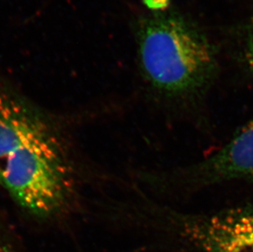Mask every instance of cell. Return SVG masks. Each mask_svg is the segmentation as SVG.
<instances>
[{"mask_svg": "<svg viewBox=\"0 0 253 252\" xmlns=\"http://www.w3.org/2000/svg\"><path fill=\"white\" fill-rule=\"evenodd\" d=\"M191 185L225 181H253V119L221 150L185 172Z\"/></svg>", "mask_w": 253, "mask_h": 252, "instance_id": "4", "label": "cell"}, {"mask_svg": "<svg viewBox=\"0 0 253 252\" xmlns=\"http://www.w3.org/2000/svg\"><path fill=\"white\" fill-rule=\"evenodd\" d=\"M139 52L151 84L169 95L195 93L209 82L215 60L208 42L180 20H150L143 26Z\"/></svg>", "mask_w": 253, "mask_h": 252, "instance_id": "2", "label": "cell"}, {"mask_svg": "<svg viewBox=\"0 0 253 252\" xmlns=\"http://www.w3.org/2000/svg\"><path fill=\"white\" fill-rule=\"evenodd\" d=\"M0 252H21L14 241L0 226Z\"/></svg>", "mask_w": 253, "mask_h": 252, "instance_id": "5", "label": "cell"}, {"mask_svg": "<svg viewBox=\"0 0 253 252\" xmlns=\"http://www.w3.org/2000/svg\"><path fill=\"white\" fill-rule=\"evenodd\" d=\"M144 2L150 8L160 9L168 4L169 0H144Z\"/></svg>", "mask_w": 253, "mask_h": 252, "instance_id": "6", "label": "cell"}, {"mask_svg": "<svg viewBox=\"0 0 253 252\" xmlns=\"http://www.w3.org/2000/svg\"><path fill=\"white\" fill-rule=\"evenodd\" d=\"M249 62L250 67L253 71V33L252 35L251 39H250V42H249Z\"/></svg>", "mask_w": 253, "mask_h": 252, "instance_id": "7", "label": "cell"}, {"mask_svg": "<svg viewBox=\"0 0 253 252\" xmlns=\"http://www.w3.org/2000/svg\"><path fill=\"white\" fill-rule=\"evenodd\" d=\"M0 187L39 219L62 213L73 189L72 167L55 129L1 81Z\"/></svg>", "mask_w": 253, "mask_h": 252, "instance_id": "1", "label": "cell"}, {"mask_svg": "<svg viewBox=\"0 0 253 252\" xmlns=\"http://www.w3.org/2000/svg\"><path fill=\"white\" fill-rule=\"evenodd\" d=\"M182 232L198 252H253V204L182 217Z\"/></svg>", "mask_w": 253, "mask_h": 252, "instance_id": "3", "label": "cell"}]
</instances>
